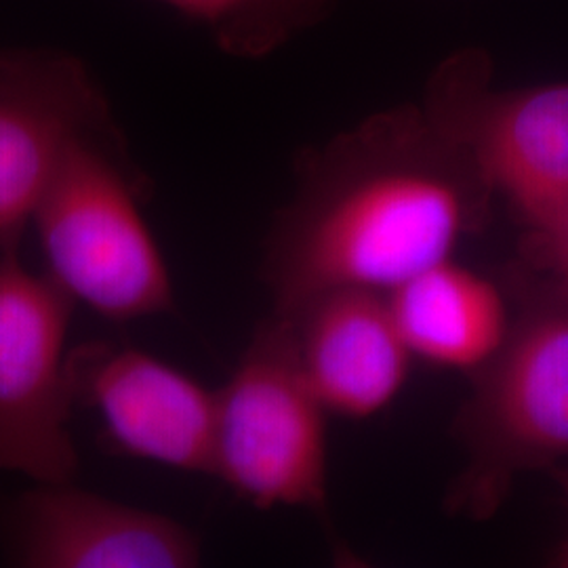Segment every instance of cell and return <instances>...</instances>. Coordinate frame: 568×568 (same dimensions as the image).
<instances>
[{
    "label": "cell",
    "mask_w": 568,
    "mask_h": 568,
    "mask_svg": "<svg viewBox=\"0 0 568 568\" xmlns=\"http://www.w3.org/2000/svg\"><path fill=\"white\" fill-rule=\"evenodd\" d=\"M47 276L74 302L129 323L171 312L175 288L114 126L72 145L32 217Z\"/></svg>",
    "instance_id": "cell-3"
},
{
    "label": "cell",
    "mask_w": 568,
    "mask_h": 568,
    "mask_svg": "<svg viewBox=\"0 0 568 568\" xmlns=\"http://www.w3.org/2000/svg\"><path fill=\"white\" fill-rule=\"evenodd\" d=\"M203 23L217 47L234 58L272 55L297 34L326 20L335 0H163Z\"/></svg>",
    "instance_id": "cell-12"
},
{
    "label": "cell",
    "mask_w": 568,
    "mask_h": 568,
    "mask_svg": "<svg viewBox=\"0 0 568 568\" xmlns=\"http://www.w3.org/2000/svg\"><path fill=\"white\" fill-rule=\"evenodd\" d=\"M551 474L556 476L558 485L562 487V493H565V499H567L568 509V466L558 467V469H554ZM549 565L556 568H568V528L567 535H565V539L560 541V546H558L556 551L551 554V558H549Z\"/></svg>",
    "instance_id": "cell-13"
},
{
    "label": "cell",
    "mask_w": 568,
    "mask_h": 568,
    "mask_svg": "<svg viewBox=\"0 0 568 568\" xmlns=\"http://www.w3.org/2000/svg\"><path fill=\"white\" fill-rule=\"evenodd\" d=\"M74 305L20 248L0 251V469L34 483H70L79 467L65 347Z\"/></svg>",
    "instance_id": "cell-6"
},
{
    "label": "cell",
    "mask_w": 568,
    "mask_h": 568,
    "mask_svg": "<svg viewBox=\"0 0 568 568\" xmlns=\"http://www.w3.org/2000/svg\"><path fill=\"white\" fill-rule=\"evenodd\" d=\"M509 293L508 337L469 375L453 424L466 464L445 509L474 523L504 508L520 476L568 466V265L525 262Z\"/></svg>",
    "instance_id": "cell-2"
},
{
    "label": "cell",
    "mask_w": 568,
    "mask_h": 568,
    "mask_svg": "<svg viewBox=\"0 0 568 568\" xmlns=\"http://www.w3.org/2000/svg\"><path fill=\"white\" fill-rule=\"evenodd\" d=\"M264 281L276 316L335 288L392 291L490 224L495 194L422 103L366 116L295 164Z\"/></svg>",
    "instance_id": "cell-1"
},
{
    "label": "cell",
    "mask_w": 568,
    "mask_h": 568,
    "mask_svg": "<svg viewBox=\"0 0 568 568\" xmlns=\"http://www.w3.org/2000/svg\"><path fill=\"white\" fill-rule=\"evenodd\" d=\"M422 108L471 159L525 230L523 260L562 264L568 224V81L497 89L485 49L448 55Z\"/></svg>",
    "instance_id": "cell-4"
},
{
    "label": "cell",
    "mask_w": 568,
    "mask_h": 568,
    "mask_svg": "<svg viewBox=\"0 0 568 568\" xmlns=\"http://www.w3.org/2000/svg\"><path fill=\"white\" fill-rule=\"evenodd\" d=\"M568 265V224L567 232H565V241H562V264Z\"/></svg>",
    "instance_id": "cell-14"
},
{
    "label": "cell",
    "mask_w": 568,
    "mask_h": 568,
    "mask_svg": "<svg viewBox=\"0 0 568 568\" xmlns=\"http://www.w3.org/2000/svg\"><path fill=\"white\" fill-rule=\"evenodd\" d=\"M108 126L114 121L102 89L79 58L0 51V251L20 248L72 145Z\"/></svg>",
    "instance_id": "cell-7"
},
{
    "label": "cell",
    "mask_w": 568,
    "mask_h": 568,
    "mask_svg": "<svg viewBox=\"0 0 568 568\" xmlns=\"http://www.w3.org/2000/svg\"><path fill=\"white\" fill-rule=\"evenodd\" d=\"M387 304L415 361L467 377L501 349L514 318L508 288L455 257L387 291Z\"/></svg>",
    "instance_id": "cell-11"
},
{
    "label": "cell",
    "mask_w": 568,
    "mask_h": 568,
    "mask_svg": "<svg viewBox=\"0 0 568 568\" xmlns=\"http://www.w3.org/2000/svg\"><path fill=\"white\" fill-rule=\"evenodd\" d=\"M9 551L26 568H192L199 537L173 518L70 483H37L9 518Z\"/></svg>",
    "instance_id": "cell-9"
},
{
    "label": "cell",
    "mask_w": 568,
    "mask_h": 568,
    "mask_svg": "<svg viewBox=\"0 0 568 568\" xmlns=\"http://www.w3.org/2000/svg\"><path fill=\"white\" fill-rule=\"evenodd\" d=\"M328 410L278 316L255 328L217 389L213 476L260 509H328Z\"/></svg>",
    "instance_id": "cell-5"
},
{
    "label": "cell",
    "mask_w": 568,
    "mask_h": 568,
    "mask_svg": "<svg viewBox=\"0 0 568 568\" xmlns=\"http://www.w3.org/2000/svg\"><path fill=\"white\" fill-rule=\"evenodd\" d=\"M68 371L74 405L98 415L114 453L213 476L217 392L131 345H79Z\"/></svg>",
    "instance_id": "cell-8"
},
{
    "label": "cell",
    "mask_w": 568,
    "mask_h": 568,
    "mask_svg": "<svg viewBox=\"0 0 568 568\" xmlns=\"http://www.w3.org/2000/svg\"><path fill=\"white\" fill-rule=\"evenodd\" d=\"M278 318L291 331L307 386L328 415L363 422L403 394L415 356L384 291H326Z\"/></svg>",
    "instance_id": "cell-10"
}]
</instances>
